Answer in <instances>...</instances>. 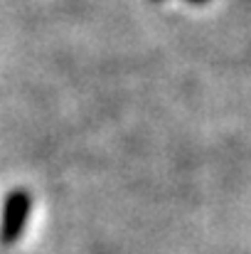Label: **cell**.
Masks as SVG:
<instances>
[{
	"mask_svg": "<svg viewBox=\"0 0 251 254\" xmlns=\"http://www.w3.org/2000/svg\"><path fill=\"white\" fill-rule=\"evenodd\" d=\"M32 212V195L22 188H15L5 195L2 212H0V242L15 245L22 237V230Z\"/></svg>",
	"mask_w": 251,
	"mask_h": 254,
	"instance_id": "cell-1",
	"label": "cell"
},
{
	"mask_svg": "<svg viewBox=\"0 0 251 254\" xmlns=\"http://www.w3.org/2000/svg\"><path fill=\"white\" fill-rule=\"evenodd\" d=\"M185 2H190V5H207L209 0H185Z\"/></svg>",
	"mask_w": 251,
	"mask_h": 254,
	"instance_id": "cell-2",
	"label": "cell"
},
{
	"mask_svg": "<svg viewBox=\"0 0 251 254\" xmlns=\"http://www.w3.org/2000/svg\"><path fill=\"white\" fill-rule=\"evenodd\" d=\"M153 2H160V0H153Z\"/></svg>",
	"mask_w": 251,
	"mask_h": 254,
	"instance_id": "cell-3",
	"label": "cell"
}]
</instances>
